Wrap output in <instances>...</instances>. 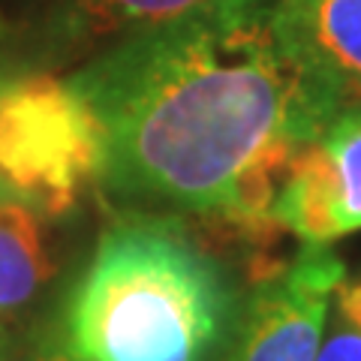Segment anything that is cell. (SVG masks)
Segmentation results:
<instances>
[{
    "label": "cell",
    "instance_id": "cell-4",
    "mask_svg": "<svg viewBox=\"0 0 361 361\" xmlns=\"http://www.w3.org/2000/svg\"><path fill=\"white\" fill-rule=\"evenodd\" d=\"M343 277L331 244H301L289 265L265 274L247 295L223 361H316L329 301Z\"/></svg>",
    "mask_w": 361,
    "mask_h": 361
},
{
    "label": "cell",
    "instance_id": "cell-5",
    "mask_svg": "<svg viewBox=\"0 0 361 361\" xmlns=\"http://www.w3.org/2000/svg\"><path fill=\"white\" fill-rule=\"evenodd\" d=\"M274 39L331 121L361 106V0H274Z\"/></svg>",
    "mask_w": 361,
    "mask_h": 361
},
{
    "label": "cell",
    "instance_id": "cell-7",
    "mask_svg": "<svg viewBox=\"0 0 361 361\" xmlns=\"http://www.w3.org/2000/svg\"><path fill=\"white\" fill-rule=\"evenodd\" d=\"M208 0H63L49 25L54 51H82L190 13Z\"/></svg>",
    "mask_w": 361,
    "mask_h": 361
},
{
    "label": "cell",
    "instance_id": "cell-8",
    "mask_svg": "<svg viewBox=\"0 0 361 361\" xmlns=\"http://www.w3.org/2000/svg\"><path fill=\"white\" fill-rule=\"evenodd\" d=\"M274 220L301 244H331L341 235L337 226V187L322 142H304L292 154L286 178L274 202Z\"/></svg>",
    "mask_w": 361,
    "mask_h": 361
},
{
    "label": "cell",
    "instance_id": "cell-10",
    "mask_svg": "<svg viewBox=\"0 0 361 361\" xmlns=\"http://www.w3.org/2000/svg\"><path fill=\"white\" fill-rule=\"evenodd\" d=\"M0 361H82L61 341H33V337H0Z\"/></svg>",
    "mask_w": 361,
    "mask_h": 361
},
{
    "label": "cell",
    "instance_id": "cell-6",
    "mask_svg": "<svg viewBox=\"0 0 361 361\" xmlns=\"http://www.w3.org/2000/svg\"><path fill=\"white\" fill-rule=\"evenodd\" d=\"M54 271L49 217L21 199L0 196V337L13 334Z\"/></svg>",
    "mask_w": 361,
    "mask_h": 361
},
{
    "label": "cell",
    "instance_id": "cell-9",
    "mask_svg": "<svg viewBox=\"0 0 361 361\" xmlns=\"http://www.w3.org/2000/svg\"><path fill=\"white\" fill-rule=\"evenodd\" d=\"M337 187L341 235L361 229V106L341 111L319 135Z\"/></svg>",
    "mask_w": 361,
    "mask_h": 361
},
{
    "label": "cell",
    "instance_id": "cell-2",
    "mask_svg": "<svg viewBox=\"0 0 361 361\" xmlns=\"http://www.w3.org/2000/svg\"><path fill=\"white\" fill-rule=\"evenodd\" d=\"M235 319L229 277L184 226L130 214L73 283L61 343L82 361H217Z\"/></svg>",
    "mask_w": 361,
    "mask_h": 361
},
{
    "label": "cell",
    "instance_id": "cell-3",
    "mask_svg": "<svg viewBox=\"0 0 361 361\" xmlns=\"http://www.w3.org/2000/svg\"><path fill=\"white\" fill-rule=\"evenodd\" d=\"M103 169L99 118L66 78H0V196L61 220L103 180Z\"/></svg>",
    "mask_w": 361,
    "mask_h": 361
},
{
    "label": "cell",
    "instance_id": "cell-1",
    "mask_svg": "<svg viewBox=\"0 0 361 361\" xmlns=\"http://www.w3.org/2000/svg\"><path fill=\"white\" fill-rule=\"evenodd\" d=\"M271 6L208 0L66 78L103 127L109 190L214 214L259 151L325 133L331 118L280 51Z\"/></svg>",
    "mask_w": 361,
    "mask_h": 361
},
{
    "label": "cell",
    "instance_id": "cell-11",
    "mask_svg": "<svg viewBox=\"0 0 361 361\" xmlns=\"http://www.w3.org/2000/svg\"><path fill=\"white\" fill-rule=\"evenodd\" d=\"M316 361H361V331L337 319L331 334L322 341Z\"/></svg>",
    "mask_w": 361,
    "mask_h": 361
},
{
    "label": "cell",
    "instance_id": "cell-12",
    "mask_svg": "<svg viewBox=\"0 0 361 361\" xmlns=\"http://www.w3.org/2000/svg\"><path fill=\"white\" fill-rule=\"evenodd\" d=\"M334 295H337V319H343L355 331H361V280L341 283Z\"/></svg>",
    "mask_w": 361,
    "mask_h": 361
}]
</instances>
